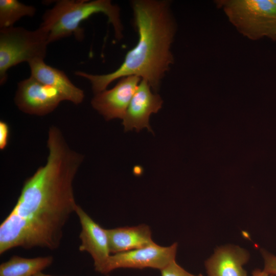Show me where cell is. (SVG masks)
I'll list each match as a JSON object with an SVG mask.
<instances>
[{"label": "cell", "mask_w": 276, "mask_h": 276, "mask_svg": "<svg viewBox=\"0 0 276 276\" xmlns=\"http://www.w3.org/2000/svg\"><path fill=\"white\" fill-rule=\"evenodd\" d=\"M45 164L25 181L17 201L0 225V254L13 248H57L63 229L78 205L73 181L84 156L52 126Z\"/></svg>", "instance_id": "6da1fadb"}, {"label": "cell", "mask_w": 276, "mask_h": 276, "mask_svg": "<svg viewBox=\"0 0 276 276\" xmlns=\"http://www.w3.org/2000/svg\"><path fill=\"white\" fill-rule=\"evenodd\" d=\"M131 7L139 39L136 45L127 53L120 66L104 75L75 73L90 82L94 94L106 89L113 81L129 76H136L147 81L156 92L166 72L174 62L171 47L176 24L170 2L134 0Z\"/></svg>", "instance_id": "7a4b0ae2"}, {"label": "cell", "mask_w": 276, "mask_h": 276, "mask_svg": "<svg viewBox=\"0 0 276 276\" xmlns=\"http://www.w3.org/2000/svg\"><path fill=\"white\" fill-rule=\"evenodd\" d=\"M101 13L108 18L114 29L115 36L123 37V27L120 19V8L109 0H60L45 11L40 27L48 34L49 43L74 35L81 40L84 31L81 23L94 14Z\"/></svg>", "instance_id": "3957f363"}, {"label": "cell", "mask_w": 276, "mask_h": 276, "mask_svg": "<svg viewBox=\"0 0 276 276\" xmlns=\"http://www.w3.org/2000/svg\"><path fill=\"white\" fill-rule=\"evenodd\" d=\"M230 23L252 40L276 41V0H216Z\"/></svg>", "instance_id": "277c9868"}, {"label": "cell", "mask_w": 276, "mask_h": 276, "mask_svg": "<svg viewBox=\"0 0 276 276\" xmlns=\"http://www.w3.org/2000/svg\"><path fill=\"white\" fill-rule=\"evenodd\" d=\"M48 34L41 27L33 31L12 27L0 30V84L7 80L8 70L23 62L44 60Z\"/></svg>", "instance_id": "5b68a950"}, {"label": "cell", "mask_w": 276, "mask_h": 276, "mask_svg": "<svg viewBox=\"0 0 276 276\" xmlns=\"http://www.w3.org/2000/svg\"><path fill=\"white\" fill-rule=\"evenodd\" d=\"M177 249L176 243L169 246L154 243L144 247L111 254L101 273L106 274L119 268H151L160 271L175 260Z\"/></svg>", "instance_id": "8992f818"}, {"label": "cell", "mask_w": 276, "mask_h": 276, "mask_svg": "<svg viewBox=\"0 0 276 276\" xmlns=\"http://www.w3.org/2000/svg\"><path fill=\"white\" fill-rule=\"evenodd\" d=\"M61 101L57 90L31 76L18 83L14 97L15 104L20 110L39 116L53 111Z\"/></svg>", "instance_id": "52a82bcc"}, {"label": "cell", "mask_w": 276, "mask_h": 276, "mask_svg": "<svg viewBox=\"0 0 276 276\" xmlns=\"http://www.w3.org/2000/svg\"><path fill=\"white\" fill-rule=\"evenodd\" d=\"M141 79L136 76L121 78L113 88L95 94L91 106L106 120L123 119Z\"/></svg>", "instance_id": "ba28073f"}, {"label": "cell", "mask_w": 276, "mask_h": 276, "mask_svg": "<svg viewBox=\"0 0 276 276\" xmlns=\"http://www.w3.org/2000/svg\"><path fill=\"white\" fill-rule=\"evenodd\" d=\"M151 88L148 81L142 79L123 119L125 131L135 129L139 131L147 128L152 132L149 123L150 116L158 111L163 102L159 95L152 93Z\"/></svg>", "instance_id": "9c48e42d"}, {"label": "cell", "mask_w": 276, "mask_h": 276, "mask_svg": "<svg viewBox=\"0 0 276 276\" xmlns=\"http://www.w3.org/2000/svg\"><path fill=\"white\" fill-rule=\"evenodd\" d=\"M75 213L82 229L79 235L81 244L79 250L88 252L94 260L95 269L101 272L110 256L108 239L106 229L102 228L78 205Z\"/></svg>", "instance_id": "30bf717a"}, {"label": "cell", "mask_w": 276, "mask_h": 276, "mask_svg": "<svg viewBox=\"0 0 276 276\" xmlns=\"http://www.w3.org/2000/svg\"><path fill=\"white\" fill-rule=\"evenodd\" d=\"M28 64L31 76L54 88L63 101L76 105L82 102L85 97L84 91L76 86L63 71L47 64L42 59L33 60Z\"/></svg>", "instance_id": "8fae6325"}, {"label": "cell", "mask_w": 276, "mask_h": 276, "mask_svg": "<svg viewBox=\"0 0 276 276\" xmlns=\"http://www.w3.org/2000/svg\"><path fill=\"white\" fill-rule=\"evenodd\" d=\"M249 253L236 245H227L216 249L205 262L208 276H247L243 265L248 261Z\"/></svg>", "instance_id": "7c38bea8"}, {"label": "cell", "mask_w": 276, "mask_h": 276, "mask_svg": "<svg viewBox=\"0 0 276 276\" xmlns=\"http://www.w3.org/2000/svg\"><path fill=\"white\" fill-rule=\"evenodd\" d=\"M106 232L111 254L144 247L155 243L150 227L145 224L106 229Z\"/></svg>", "instance_id": "4fadbf2b"}, {"label": "cell", "mask_w": 276, "mask_h": 276, "mask_svg": "<svg viewBox=\"0 0 276 276\" xmlns=\"http://www.w3.org/2000/svg\"><path fill=\"white\" fill-rule=\"evenodd\" d=\"M52 256L25 258L12 257L0 265V276H33L50 266Z\"/></svg>", "instance_id": "5bb4252c"}, {"label": "cell", "mask_w": 276, "mask_h": 276, "mask_svg": "<svg viewBox=\"0 0 276 276\" xmlns=\"http://www.w3.org/2000/svg\"><path fill=\"white\" fill-rule=\"evenodd\" d=\"M36 8L25 5L16 0L0 1V28L5 29L13 27L16 21L24 16H33Z\"/></svg>", "instance_id": "9a60e30c"}, {"label": "cell", "mask_w": 276, "mask_h": 276, "mask_svg": "<svg viewBox=\"0 0 276 276\" xmlns=\"http://www.w3.org/2000/svg\"><path fill=\"white\" fill-rule=\"evenodd\" d=\"M161 276H203L192 274L178 265L175 260L170 263L165 268L160 270Z\"/></svg>", "instance_id": "2e32d148"}, {"label": "cell", "mask_w": 276, "mask_h": 276, "mask_svg": "<svg viewBox=\"0 0 276 276\" xmlns=\"http://www.w3.org/2000/svg\"><path fill=\"white\" fill-rule=\"evenodd\" d=\"M262 254L264 261L263 270L271 275H276V256L265 250L262 251Z\"/></svg>", "instance_id": "e0dca14e"}, {"label": "cell", "mask_w": 276, "mask_h": 276, "mask_svg": "<svg viewBox=\"0 0 276 276\" xmlns=\"http://www.w3.org/2000/svg\"><path fill=\"white\" fill-rule=\"evenodd\" d=\"M9 135V127L4 121L0 122V149L3 150L7 146Z\"/></svg>", "instance_id": "ac0fdd59"}, {"label": "cell", "mask_w": 276, "mask_h": 276, "mask_svg": "<svg viewBox=\"0 0 276 276\" xmlns=\"http://www.w3.org/2000/svg\"><path fill=\"white\" fill-rule=\"evenodd\" d=\"M251 276H274L271 275L264 270H260L259 269L255 270L251 274Z\"/></svg>", "instance_id": "d6986e66"}, {"label": "cell", "mask_w": 276, "mask_h": 276, "mask_svg": "<svg viewBox=\"0 0 276 276\" xmlns=\"http://www.w3.org/2000/svg\"><path fill=\"white\" fill-rule=\"evenodd\" d=\"M33 276H53V275H48V274H45L44 273H43L41 272H39L36 274H35V275H34Z\"/></svg>", "instance_id": "ffe728a7"}]
</instances>
